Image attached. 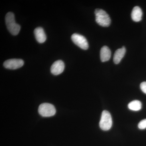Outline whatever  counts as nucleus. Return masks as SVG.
<instances>
[{
    "label": "nucleus",
    "mask_w": 146,
    "mask_h": 146,
    "mask_svg": "<svg viewBox=\"0 0 146 146\" xmlns=\"http://www.w3.org/2000/svg\"><path fill=\"white\" fill-rule=\"evenodd\" d=\"M99 124L100 128L104 131L109 130L112 127V117L110 113L107 110H104L102 112Z\"/></svg>",
    "instance_id": "nucleus-3"
},
{
    "label": "nucleus",
    "mask_w": 146,
    "mask_h": 146,
    "mask_svg": "<svg viewBox=\"0 0 146 146\" xmlns=\"http://www.w3.org/2000/svg\"><path fill=\"white\" fill-rule=\"evenodd\" d=\"M111 55V51L108 47L104 46L102 47L100 50V58L102 62L108 61L110 59Z\"/></svg>",
    "instance_id": "nucleus-10"
},
{
    "label": "nucleus",
    "mask_w": 146,
    "mask_h": 146,
    "mask_svg": "<svg viewBox=\"0 0 146 146\" xmlns=\"http://www.w3.org/2000/svg\"><path fill=\"white\" fill-rule=\"evenodd\" d=\"M34 33L36 40L39 43H43L46 41V36L42 27L36 28L35 29Z\"/></svg>",
    "instance_id": "nucleus-8"
},
{
    "label": "nucleus",
    "mask_w": 146,
    "mask_h": 146,
    "mask_svg": "<svg viewBox=\"0 0 146 146\" xmlns=\"http://www.w3.org/2000/svg\"><path fill=\"white\" fill-rule=\"evenodd\" d=\"M5 22L7 29L13 35H17L21 30V26L15 22V16L12 12H8L5 16Z\"/></svg>",
    "instance_id": "nucleus-1"
},
{
    "label": "nucleus",
    "mask_w": 146,
    "mask_h": 146,
    "mask_svg": "<svg viewBox=\"0 0 146 146\" xmlns=\"http://www.w3.org/2000/svg\"><path fill=\"white\" fill-rule=\"evenodd\" d=\"M65 64L62 60H58L55 61L52 65L51 72L54 75L60 74L64 71Z\"/></svg>",
    "instance_id": "nucleus-7"
},
{
    "label": "nucleus",
    "mask_w": 146,
    "mask_h": 146,
    "mask_svg": "<svg viewBox=\"0 0 146 146\" xmlns=\"http://www.w3.org/2000/svg\"><path fill=\"white\" fill-rule=\"evenodd\" d=\"M126 52L125 47L123 46L121 48L118 49L115 51L113 57L114 63L118 64L120 63L121 60L123 58Z\"/></svg>",
    "instance_id": "nucleus-9"
},
{
    "label": "nucleus",
    "mask_w": 146,
    "mask_h": 146,
    "mask_svg": "<svg viewBox=\"0 0 146 146\" xmlns=\"http://www.w3.org/2000/svg\"><path fill=\"white\" fill-rule=\"evenodd\" d=\"M140 87L142 91L146 94V82H142L140 85Z\"/></svg>",
    "instance_id": "nucleus-14"
},
{
    "label": "nucleus",
    "mask_w": 146,
    "mask_h": 146,
    "mask_svg": "<svg viewBox=\"0 0 146 146\" xmlns=\"http://www.w3.org/2000/svg\"><path fill=\"white\" fill-rule=\"evenodd\" d=\"M38 112L42 117H50L55 115L56 110L53 105L45 103L39 106L38 108Z\"/></svg>",
    "instance_id": "nucleus-4"
},
{
    "label": "nucleus",
    "mask_w": 146,
    "mask_h": 146,
    "mask_svg": "<svg viewBox=\"0 0 146 146\" xmlns=\"http://www.w3.org/2000/svg\"><path fill=\"white\" fill-rule=\"evenodd\" d=\"M143 16V11L139 7L136 6L133 7L131 13L132 20L134 22H138L141 21Z\"/></svg>",
    "instance_id": "nucleus-11"
},
{
    "label": "nucleus",
    "mask_w": 146,
    "mask_h": 146,
    "mask_svg": "<svg viewBox=\"0 0 146 146\" xmlns=\"http://www.w3.org/2000/svg\"><path fill=\"white\" fill-rule=\"evenodd\" d=\"M128 107L130 110L135 111H139L142 108V103L139 101L136 100L130 102L129 104Z\"/></svg>",
    "instance_id": "nucleus-12"
},
{
    "label": "nucleus",
    "mask_w": 146,
    "mask_h": 146,
    "mask_svg": "<svg viewBox=\"0 0 146 146\" xmlns=\"http://www.w3.org/2000/svg\"><path fill=\"white\" fill-rule=\"evenodd\" d=\"M23 60L21 59H10L5 61L3 66L7 69L16 70L24 65Z\"/></svg>",
    "instance_id": "nucleus-6"
},
{
    "label": "nucleus",
    "mask_w": 146,
    "mask_h": 146,
    "mask_svg": "<svg viewBox=\"0 0 146 146\" xmlns=\"http://www.w3.org/2000/svg\"><path fill=\"white\" fill-rule=\"evenodd\" d=\"M71 39L76 45L82 49L86 50L89 48V44L86 38L81 35L74 33L72 35Z\"/></svg>",
    "instance_id": "nucleus-5"
},
{
    "label": "nucleus",
    "mask_w": 146,
    "mask_h": 146,
    "mask_svg": "<svg viewBox=\"0 0 146 146\" xmlns=\"http://www.w3.org/2000/svg\"><path fill=\"white\" fill-rule=\"evenodd\" d=\"M96 21L97 23L103 27H108L111 23V19L105 11L100 9L95 10Z\"/></svg>",
    "instance_id": "nucleus-2"
},
{
    "label": "nucleus",
    "mask_w": 146,
    "mask_h": 146,
    "mask_svg": "<svg viewBox=\"0 0 146 146\" xmlns=\"http://www.w3.org/2000/svg\"><path fill=\"white\" fill-rule=\"evenodd\" d=\"M138 127L141 129H144L146 128V119H144L139 122Z\"/></svg>",
    "instance_id": "nucleus-13"
}]
</instances>
